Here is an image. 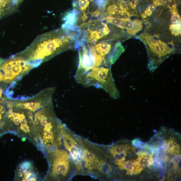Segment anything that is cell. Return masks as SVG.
I'll return each instance as SVG.
<instances>
[{
	"label": "cell",
	"mask_w": 181,
	"mask_h": 181,
	"mask_svg": "<svg viewBox=\"0 0 181 181\" xmlns=\"http://www.w3.org/2000/svg\"><path fill=\"white\" fill-rule=\"evenodd\" d=\"M77 41L62 29L41 34L23 51L15 55L35 67L62 52L77 48Z\"/></svg>",
	"instance_id": "1"
},
{
	"label": "cell",
	"mask_w": 181,
	"mask_h": 181,
	"mask_svg": "<svg viewBox=\"0 0 181 181\" xmlns=\"http://www.w3.org/2000/svg\"><path fill=\"white\" fill-rule=\"evenodd\" d=\"M34 68L35 66L29 62L14 55L5 61L0 67V71L4 76L3 81L12 84Z\"/></svg>",
	"instance_id": "2"
},
{
	"label": "cell",
	"mask_w": 181,
	"mask_h": 181,
	"mask_svg": "<svg viewBox=\"0 0 181 181\" xmlns=\"http://www.w3.org/2000/svg\"><path fill=\"white\" fill-rule=\"evenodd\" d=\"M15 177L22 181H36L39 178L33 164L29 161L24 162L18 167Z\"/></svg>",
	"instance_id": "3"
},
{
	"label": "cell",
	"mask_w": 181,
	"mask_h": 181,
	"mask_svg": "<svg viewBox=\"0 0 181 181\" xmlns=\"http://www.w3.org/2000/svg\"><path fill=\"white\" fill-rule=\"evenodd\" d=\"M24 0H0V18L13 13Z\"/></svg>",
	"instance_id": "4"
},
{
	"label": "cell",
	"mask_w": 181,
	"mask_h": 181,
	"mask_svg": "<svg viewBox=\"0 0 181 181\" xmlns=\"http://www.w3.org/2000/svg\"><path fill=\"white\" fill-rule=\"evenodd\" d=\"M78 11L74 10L70 11L65 13L62 20L64 23L62 26V29L64 31H74L77 27H75L77 22Z\"/></svg>",
	"instance_id": "5"
},
{
	"label": "cell",
	"mask_w": 181,
	"mask_h": 181,
	"mask_svg": "<svg viewBox=\"0 0 181 181\" xmlns=\"http://www.w3.org/2000/svg\"><path fill=\"white\" fill-rule=\"evenodd\" d=\"M118 167L121 170H126L127 174L128 175L139 174L143 170L139 166L136 160H133L125 161Z\"/></svg>",
	"instance_id": "6"
},
{
	"label": "cell",
	"mask_w": 181,
	"mask_h": 181,
	"mask_svg": "<svg viewBox=\"0 0 181 181\" xmlns=\"http://www.w3.org/2000/svg\"><path fill=\"white\" fill-rule=\"evenodd\" d=\"M138 155V158L135 160L139 166L142 169L149 167L153 164L154 160L152 155L143 151L140 152Z\"/></svg>",
	"instance_id": "7"
},
{
	"label": "cell",
	"mask_w": 181,
	"mask_h": 181,
	"mask_svg": "<svg viewBox=\"0 0 181 181\" xmlns=\"http://www.w3.org/2000/svg\"><path fill=\"white\" fill-rule=\"evenodd\" d=\"M3 104H0V133L7 131L6 123L7 110L5 103L4 105H2Z\"/></svg>",
	"instance_id": "8"
},
{
	"label": "cell",
	"mask_w": 181,
	"mask_h": 181,
	"mask_svg": "<svg viewBox=\"0 0 181 181\" xmlns=\"http://www.w3.org/2000/svg\"><path fill=\"white\" fill-rule=\"evenodd\" d=\"M104 19L108 23L113 24L121 29H125L123 25V18H118L111 16H109L105 18Z\"/></svg>",
	"instance_id": "9"
},
{
	"label": "cell",
	"mask_w": 181,
	"mask_h": 181,
	"mask_svg": "<svg viewBox=\"0 0 181 181\" xmlns=\"http://www.w3.org/2000/svg\"><path fill=\"white\" fill-rule=\"evenodd\" d=\"M133 25L132 29L128 33L133 35L141 31L143 28L142 21L139 20H136L133 21Z\"/></svg>",
	"instance_id": "10"
},
{
	"label": "cell",
	"mask_w": 181,
	"mask_h": 181,
	"mask_svg": "<svg viewBox=\"0 0 181 181\" xmlns=\"http://www.w3.org/2000/svg\"><path fill=\"white\" fill-rule=\"evenodd\" d=\"M76 2L77 3V8L79 9L80 11L83 12L85 11L89 5L88 0H78L77 2Z\"/></svg>",
	"instance_id": "11"
},
{
	"label": "cell",
	"mask_w": 181,
	"mask_h": 181,
	"mask_svg": "<svg viewBox=\"0 0 181 181\" xmlns=\"http://www.w3.org/2000/svg\"><path fill=\"white\" fill-rule=\"evenodd\" d=\"M181 24L173 25L170 26V30L172 34L177 36L180 35L181 32Z\"/></svg>",
	"instance_id": "12"
},
{
	"label": "cell",
	"mask_w": 181,
	"mask_h": 181,
	"mask_svg": "<svg viewBox=\"0 0 181 181\" xmlns=\"http://www.w3.org/2000/svg\"><path fill=\"white\" fill-rule=\"evenodd\" d=\"M132 144L135 147L140 148L142 147V146L144 145V143L141 142L138 139H136L133 140L132 141Z\"/></svg>",
	"instance_id": "13"
},
{
	"label": "cell",
	"mask_w": 181,
	"mask_h": 181,
	"mask_svg": "<svg viewBox=\"0 0 181 181\" xmlns=\"http://www.w3.org/2000/svg\"><path fill=\"white\" fill-rule=\"evenodd\" d=\"M117 7L115 4H112L109 6L107 8V12L108 14L110 15H114V11Z\"/></svg>",
	"instance_id": "14"
},
{
	"label": "cell",
	"mask_w": 181,
	"mask_h": 181,
	"mask_svg": "<svg viewBox=\"0 0 181 181\" xmlns=\"http://www.w3.org/2000/svg\"><path fill=\"white\" fill-rule=\"evenodd\" d=\"M94 3L97 5L99 8L101 9L102 7H104L106 5V2L105 0H95Z\"/></svg>",
	"instance_id": "15"
},
{
	"label": "cell",
	"mask_w": 181,
	"mask_h": 181,
	"mask_svg": "<svg viewBox=\"0 0 181 181\" xmlns=\"http://www.w3.org/2000/svg\"><path fill=\"white\" fill-rule=\"evenodd\" d=\"M5 94L4 91L3 90L2 88H0V104L4 103L6 100L7 98V96L3 97V95Z\"/></svg>",
	"instance_id": "16"
},
{
	"label": "cell",
	"mask_w": 181,
	"mask_h": 181,
	"mask_svg": "<svg viewBox=\"0 0 181 181\" xmlns=\"http://www.w3.org/2000/svg\"><path fill=\"white\" fill-rule=\"evenodd\" d=\"M101 9L99 8L96 11H94L93 12H90V15L91 17L92 18L97 17L99 16V15L100 14Z\"/></svg>",
	"instance_id": "17"
},
{
	"label": "cell",
	"mask_w": 181,
	"mask_h": 181,
	"mask_svg": "<svg viewBox=\"0 0 181 181\" xmlns=\"http://www.w3.org/2000/svg\"><path fill=\"white\" fill-rule=\"evenodd\" d=\"M139 4V0H133L130 3V6L133 8H135Z\"/></svg>",
	"instance_id": "18"
},
{
	"label": "cell",
	"mask_w": 181,
	"mask_h": 181,
	"mask_svg": "<svg viewBox=\"0 0 181 181\" xmlns=\"http://www.w3.org/2000/svg\"><path fill=\"white\" fill-rule=\"evenodd\" d=\"M149 10L151 11L152 12L155 11L156 8V5L154 3L149 6L148 8Z\"/></svg>",
	"instance_id": "19"
},
{
	"label": "cell",
	"mask_w": 181,
	"mask_h": 181,
	"mask_svg": "<svg viewBox=\"0 0 181 181\" xmlns=\"http://www.w3.org/2000/svg\"><path fill=\"white\" fill-rule=\"evenodd\" d=\"M177 174L176 172H174L172 173H171L170 174H169V176H170L171 179H174L177 177Z\"/></svg>",
	"instance_id": "20"
},
{
	"label": "cell",
	"mask_w": 181,
	"mask_h": 181,
	"mask_svg": "<svg viewBox=\"0 0 181 181\" xmlns=\"http://www.w3.org/2000/svg\"><path fill=\"white\" fill-rule=\"evenodd\" d=\"M152 13V12L148 8H146L144 12V14L146 16H150Z\"/></svg>",
	"instance_id": "21"
},
{
	"label": "cell",
	"mask_w": 181,
	"mask_h": 181,
	"mask_svg": "<svg viewBox=\"0 0 181 181\" xmlns=\"http://www.w3.org/2000/svg\"><path fill=\"white\" fill-rule=\"evenodd\" d=\"M3 79H4V76H3L2 72L0 71V82L3 81Z\"/></svg>",
	"instance_id": "22"
},
{
	"label": "cell",
	"mask_w": 181,
	"mask_h": 181,
	"mask_svg": "<svg viewBox=\"0 0 181 181\" xmlns=\"http://www.w3.org/2000/svg\"><path fill=\"white\" fill-rule=\"evenodd\" d=\"M5 61V60H4V59L0 58V67L1 66L3 63H4Z\"/></svg>",
	"instance_id": "23"
},
{
	"label": "cell",
	"mask_w": 181,
	"mask_h": 181,
	"mask_svg": "<svg viewBox=\"0 0 181 181\" xmlns=\"http://www.w3.org/2000/svg\"><path fill=\"white\" fill-rule=\"evenodd\" d=\"M93 1V0H90V2H92Z\"/></svg>",
	"instance_id": "24"
},
{
	"label": "cell",
	"mask_w": 181,
	"mask_h": 181,
	"mask_svg": "<svg viewBox=\"0 0 181 181\" xmlns=\"http://www.w3.org/2000/svg\"><path fill=\"white\" fill-rule=\"evenodd\" d=\"M169 1H171V0H169Z\"/></svg>",
	"instance_id": "25"
}]
</instances>
